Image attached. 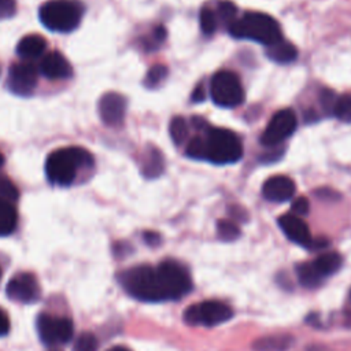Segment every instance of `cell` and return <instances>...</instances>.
Wrapping results in <instances>:
<instances>
[{"instance_id":"cell-2","label":"cell","mask_w":351,"mask_h":351,"mask_svg":"<svg viewBox=\"0 0 351 351\" xmlns=\"http://www.w3.org/2000/svg\"><path fill=\"white\" fill-rule=\"evenodd\" d=\"M93 156L82 147L59 148L51 152L45 162V173L49 182L59 186H69L77 177L81 167H92Z\"/></svg>"},{"instance_id":"cell-24","label":"cell","mask_w":351,"mask_h":351,"mask_svg":"<svg viewBox=\"0 0 351 351\" xmlns=\"http://www.w3.org/2000/svg\"><path fill=\"white\" fill-rule=\"evenodd\" d=\"M333 115L341 121V122H351V93H344L341 96H337Z\"/></svg>"},{"instance_id":"cell-32","label":"cell","mask_w":351,"mask_h":351,"mask_svg":"<svg viewBox=\"0 0 351 351\" xmlns=\"http://www.w3.org/2000/svg\"><path fill=\"white\" fill-rule=\"evenodd\" d=\"M336 100H337L336 92H333L332 89H328V88L321 89V92H319V104H321L322 110L326 114H333Z\"/></svg>"},{"instance_id":"cell-38","label":"cell","mask_w":351,"mask_h":351,"mask_svg":"<svg viewBox=\"0 0 351 351\" xmlns=\"http://www.w3.org/2000/svg\"><path fill=\"white\" fill-rule=\"evenodd\" d=\"M144 239L147 243L149 244H156L159 241V234L154 233V232H145L144 233Z\"/></svg>"},{"instance_id":"cell-33","label":"cell","mask_w":351,"mask_h":351,"mask_svg":"<svg viewBox=\"0 0 351 351\" xmlns=\"http://www.w3.org/2000/svg\"><path fill=\"white\" fill-rule=\"evenodd\" d=\"M167 33H166V29L163 26H156L152 32V36L151 38L145 40V48L147 49H152V48H156L160 43L165 41Z\"/></svg>"},{"instance_id":"cell-37","label":"cell","mask_w":351,"mask_h":351,"mask_svg":"<svg viewBox=\"0 0 351 351\" xmlns=\"http://www.w3.org/2000/svg\"><path fill=\"white\" fill-rule=\"evenodd\" d=\"M206 99V90H204V86L200 84L197 85L193 92H192V100L195 103H199V101H203Z\"/></svg>"},{"instance_id":"cell-19","label":"cell","mask_w":351,"mask_h":351,"mask_svg":"<svg viewBox=\"0 0 351 351\" xmlns=\"http://www.w3.org/2000/svg\"><path fill=\"white\" fill-rule=\"evenodd\" d=\"M18 223V214L14 204L0 197V236L11 234Z\"/></svg>"},{"instance_id":"cell-31","label":"cell","mask_w":351,"mask_h":351,"mask_svg":"<svg viewBox=\"0 0 351 351\" xmlns=\"http://www.w3.org/2000/svg\"><path fill=\"white\" fill-rule=\"evenodd\" d=\"M236 14H237V7L232 1L225 0L218 4V16L221 18L222 22L226 23V26L230 25L237 18Z\"/></svg>"},{"instance_id":"cell-42","label":"cell","mask_w":351,"mask_h":351,"mask_svg":"<svg viewBox=\"0 0 351 351\" xmlns=\"http://www.w3.org/2000/svg\"><path fill=\"white\" fill-rule=\"evenodd\" d=\"M0 71H1V67H0Z\"/></svg>"},{"instance_id":"cell-15","label":"cell","mask_w":351,"mask_h":351,"mask_svg":"<svg viewBox=\"0 0 351 351\" xmlns=\"http://www.w3.org/2000/svg\"><path fill=\"white\" fill-rule=\"evenodd\" d=\"M40 73L48 80H64L71 77L73 69L69 60L60 52L52 51L41 59Z\"/></svg>"},{"instance_id":"cell-13","label":"cell","mask_w":351,"mask_h":351,"mask_svg":"<svg viewBox=\"0 0 351 351\" xmlns=\"http://www.w3.org/2000/svg\"><path fill=\"white\" fill-rule=\"evenodd\" d=\"M295 191H296V185L293 180L287 176L269 177L262 186L263 197L274 203H282V202L291 200V197L295 195Z\"/></svg>"},{"instance_id":"cell-25","label":"cell","mask_w":351,"mask_h":351,"mask_svg":"<svg viewBox=\"0 0 351 351\" xmlns=\"http://www.w3.org/2000/svg\"><path fill=\"white\" fill-rule=\"evenodd\" d=\"M217 233L218 237L223 241H233L240 236L239 226L229 219H219L217 222Z\"/></svg>"},{"instance_id":"cell-30","label":"cell","mask_w":351,"mask_h":351,"mask_svg":"<svg viewBox=\"0 0 351 351\" xmlns=\"http://www.w3.org/2000/svg\"><path fill=\"white\" fill-rule=\"evenodd\" d=\"M185 154H186V156L196 159V160L204 159V138L202 136L191 138L186 145Z\"/></svg>"},{"instance_id":"cell-41","label":"cell","mask_w":351,"mask_h":351,"mask_svg":"<svg viewBox=\"0 0 351 351\" xmlns=\"http://www.w3.org/2000/svg\"><path fill=\"white\" fill-rule=\"evenodd\" d=\"M0 280H1V269H0Z\"/></svg>"},{"instance_id":"cell-8","label":"cell","mask_w":351,"mask_h":351,"mask_svg":"<svg viewBox=\"0 0 351 351\" xmlns=\"http://www.w3.org/2000/svg\"><path fill=\"white\" fill-rule=\"evenodd\" d=\"M232 308L218 300H206L189 306L184 313V319L189 325L215 326L232 318Z\"/></svg>"},{"instance_id":"cell-22","label":"cell","mask_w":351,"mask_h":351,"mask_svg":"<svg viewBox=\"0 0 351 351\" xmlns=\"http://www.w3.org/2000/svg\"><path fill=\"white\" fill-rule=\"evenodd\" d=\"M296 274H298L299 282L303 287H306V288H315L324 280V277L313 266V262H307V263L299 265L296 267Z\"/></svg>"},{"instance_id":"cell-43","label":"cell","mask_w":351,"mask_h":351,"mask_svg":"<svg viewBox=\"0 0 351 351\" xmlns=\"http://www.w3.org/2000/svg\"><path fill=\"white\" fill-rule=\"evenodd\" d=\"M52 351H55V350H52Z\"/></svg>"},{"instance_id":"cell-14","label":"cell","mask_w":351,"mask_h":351,"mask_svg":"<svg viewBox=\"0 0 351 351\" xmlns=\"http://www.w3.org/2000/svg\"><path fill=\"white\" fill-rule=\"evenodd\" d=\"M278 226L291 241L307 248L310 247L313 237L307 223L300 217L293 214H284L278 218Z\"/></svg>"},{"instance_id":"cell-3","label":"cell","mask_w":351,"mask_h":351,"mask_svg":"<svg viewBox=\"0 0 351 351\" xmlns=\"http://www.w3.org/2000/svg\"><path fill=\"white\" fill-rule=\"evenodd\" d=\"M226 27L230 36L234 38L252 40L266 47L282 40L278 22L273 16L263 12H245L241 18H236Z\"/></svg>"},{"instance_id":"cell-36","label":"cell","mask_w":351,"mask_h":351,"mask_svg":"<svg viewBox=\"0 0 351 351\" xmlns=\"http://www.w3.org/2000/svg\"><path fill=\"white\" fill-rule=\"evenodd\" d=\"M10 332V319L3 308H0V337Z\"/></svg>"},{"instance_id":"cell-20","label":"cell","mask_w":351,"mask_h":351,"mask_svg":"<svg viewBox=\"0 0 351 351\" xmlns=\"http://www.w3.org/2000/svg\"><path fill=\"white\" fill-rule=\"evenodd\" d=\"M341 263H343V259L340 254L324 252L317 256V259L313 262V266L322 277H326V276L335 274L341 267Z\"/></svg>"},{"instance_id":"cell-7","label":"cell","mask_w":351,"mask_h":351,"mask_svg":"<svg viewBox=\"0 0 351 351\" xmlns=\"http://www.w3.org/2000/svg\"><path fill=\"white\" fill-rule=\"evenodd\" d=\"M36 328L38 337L45 346L66 344L74 335V325L70 318L41 313L37 315Z\"/></svg>"},{"instance_id":"cell-5","label":"cell","mask_w":351,"mask_h":351,"mask_svg":"<svg viewBox=\"0 0 351 351\" xmlns=\"http://www.w3.org/2000/svg\"><path fill=\"white\" fill-rule=\"evenodd\" d=\"M204 138V159L217 165H228L240 160L243 145L240 138L228 129L208 128Z\"/></svg>"},{"instance_id":"cell-1","label":"cell","mask_w":351,"mask_h":351,"mask_svg":"<svg viewBox=\"0 0 351 351\" xmlns=\"http://www.w3.org/2000/svg\"><path fill=\"white\" fill-rule=\"evenodd\" d=\"M122 288L134 299L141 302H165L169 300L163 277L156 267L140 265L123 270L119 274Z\"/></svg>"},{"instance_id":"cell-34","label":"cell","mask_w":351,"mask_h":351,"mask_svg":"<svg viewBox=\"0 0 351 351\" xmlns=\"http://www.w3.org/2000/svg\"><path fill=\"white\" fill-rule=\"evenodd\" d=\"M308 210H310V203L304 196H300L293 200V203H292V214L293 215H298V217L306 215L308 213Z\"/></svg>"},{"instance_id":"cell-26","label":"cell","mask_w":351,"mask_h":351,"mask_svg":"<svg viewBox=\"0 0 351 351\" xmlns=\"http://www.w3.org/2000/svg\"><path fill=\"white\" fill-rule=\"evenodd\" d=\"M167 74H169V69L165 64H160V63L154 64L148 70V73L144 78V85L147 88H151V89L156 88L167 77Z\"/></svg>"},{"instance_id":"cell-27","label":"cell","mask_w":351,"mask_h":351,"mask_svg":"<svg viewBox=\"0 0 351 351\" xmlns=\"http://www.w3.org/2000/svg\"><path fill=\"white\" fill-rule=\"evenodd\" d=\"M199 22H200V29L206 36H211L217 30V16L214 11L210 10L208 7H204L200 10Z\"/></svg>"},{"instance_id":"cell-16","label":"cell","mask_w":351,"mask_h":351,"mask_svg":"<svg viewBox=\"0 0 351 351\" xmlns=\"http://www.w3.org/2000/svg\"><path fill=\"white\" fill-rule=\"evenodd\" d=\"M47 41L40 34H29L25 36L16 45V53L22 59L32 60L43 55L45 51Z\"/></svg>"},{"instance_id":"cell-23","label":"cell","mask_w":351,"mask_h":351,"mask_svg":"<svg viewBox=\"0 0 351 351\" xmlns=\"http://www.w3.org/2000/svg\"><path fill=\"white\" fill-rule=\"evenodd\" d=\"M170 137L176 145L182 144L188 137V125L182 117H174L169 126Z\"/></svg>"},{"instance_id":"cell-4","label":"cell","mask_w":351,"mask_h":351,"mask_svg":"<svg viewBox=\"0 0 351 351\" xmlns=\"http://www.w3.org/2000/svg\"><path fill=\"white\" fill-rule=\"evenodd\" d=\"M84 15V5L77 0H49L40 7L41 23L51 32L69 33L74 30Z\"/></svg>"},{"instance_id":"cell-21","label":"cell","mask_w":351,"mask_h":351,"mask_svg":"<svg viewBox=\"0 0 351 351\" xmlns=\"http://www.w3.org/2000/svg\"><path fill=\"white\" fill-rule=\"evenodd\" d=\"M291 337L285 335H274L259 339L255 341L254 348L256 351H284L289 347Z\"/></svg>"},{"instance_id":"cell-40","label":"cell","mask_w":351,"mask_h":351,"mask_svg":"<svg viewBox=\"0 0 351 351\" xmlns=\"http://www.w3.org/2000/svg\"><path fill=\"white\" fill-rule=\"evenodd\" d=\"M4 165V156H3V154L0 152V167Z\"/></svg>"},{"instance_id":"cell-9","label":"cell","mask_w":351,"mask_h":351,"mask_svg":"<svg viewBox=\"0 0 351 351\" xmlns=\"http://www.w3.org/2000/svg\"><path fill=\"white\" fill-rule=\"evenodd\" d=\"M296 114L291 108H282L277 111L269 121L266 129L261 136V143L265 147H276L288 138L296 129Z\"/></svg>"},{"instance_id":"cell-11","label":"cell","mask_w":351,"mask_h":351,"mask_svg":"<svg viewBox=\"0 0 351 351\" xmlns=\"http://www.w3.org/2000/svg\"><path fill=\"white\" fill-rule=\"evenodd\" d=\"M5 293L11 300L29 304L40 299L41 291L34 274L18 273L8 281L5 287Z\"/></svg>"},{"instance_id":"cell-29","label":"cell","mask_w":351,"mask_h":351,"mask_svg":"<svg viewBox=\"0 0 351 351\" xmlns=\"http://www.w3.org/2000/svg\"><path fill=\"white\" fill-rule=\"evenodd\" d=\"M96 348H97V339L90 332L81 333L74 343V351H96Z\"/></svg>"},{"instance_id":"cell-10","label":"cell","mask_w":351,"mask_h":351,"mask_svg":"<svg viewBox=\"0 0 351 351\" xmlns=\"http://www.w3.org/2000/svg\"><path fill=\"white\" fill-rule=\"evenodd\" d=\"M38 71L29 62L14 63L8 70L7 88L18 96H30L37 86Z\"/></svg>"},{"instance_id":"cell-17","label":"cell","mask_w":351,"mask_h":351,"mask_svg":"<svg viewBox=\"0 0 351 351\" xmlns=\"http://www.w3.org/2000/svg\"><path fill=\"white\" fill-rule=\"evenodd\" d=\"M265 53L270 60H273L276 63H281V64L291 63L298 58L296 47L285 40H280L276 44L269 45Z\"/></svg>"},{"instance_id":"cell-6","label":"cell","mask_w":351,"mask_h":351,"mask_svg":"<svg viewBox=\"0 0 351 351\" xmlns=\"http://www.w3.org/2000/svg\"><path fill=\"white\" fill-rule=\"evenodd\" d=\"M210 93L213 101L219 107H237L244 101V89L239 77L229 71H217L210 82Z\"/></svg>"},{"instance_id":"cell-39","label":"cell","mask_w":351,"mask_h":351,"mask_svg":"<svg viewBox=\"0 0 351 351\" xmlns=\"http://www.w3.org/2000/svg\"><path fill=\"white\" fill-rule=\"evenodd\" d=\"M108 351H129V350L125 348V347H119V346H118V347H112V348L108 350Z\"/></svg>"},{"instance_id":"cell-12","label":"cell","mask_w":351,"mask_h":351,"mask_svg":"<svg viewBox=\"0 0 351 351\" xmlns=\"http://www.w3.org/2000/svg\"><path fill=\"white\" fill-rule=\"evenodd\" d=\"M126 112V99L118 92H107L99 100V115L107 126L123 123Z\"/></svg>"},{"instance_id":"cell-18","label":"cell","mask_w":351,"mask_h":351,"mask_svg":"<svg viewBox=\"0 0 351 351\" xmlns=\"http://www.w3.org/2000/svg\"><path fill=\"white\" fill-rule=\"evenodd\" d=\"M163 169H165V160H163L162 152L155 147H149L143 156L141 171L144 177L156 178L163 173Z\"/></svg>"},{"instance_id":"cell-35","label":"cell","mask_w":351,"mask_h":351,"mask_svg":"<svg viewBox=\"0 0 351 351\" xmlns=\"http://www.w3.org/2000/svg\"><path fill=\"white\" fill-rule=\"evenodd\" d=\"M16 11V0H0V19L14 16Z\"/></svg>"},{"instance_id":"cell-28","label":"cell","mask_w":351,"mask_h":351,"mask_svg":"<svg viewBox=\"0 0 351 351\" xmlns=\"http://www.w3.org/2000/svg\"><path fill=\"white\" fill-rule=\"evenodd\" d=\"M0 197L8 200V202H15L19 197V191L15 186V184L5 176L0 174Z\"/></svg>"}]
</instances>
